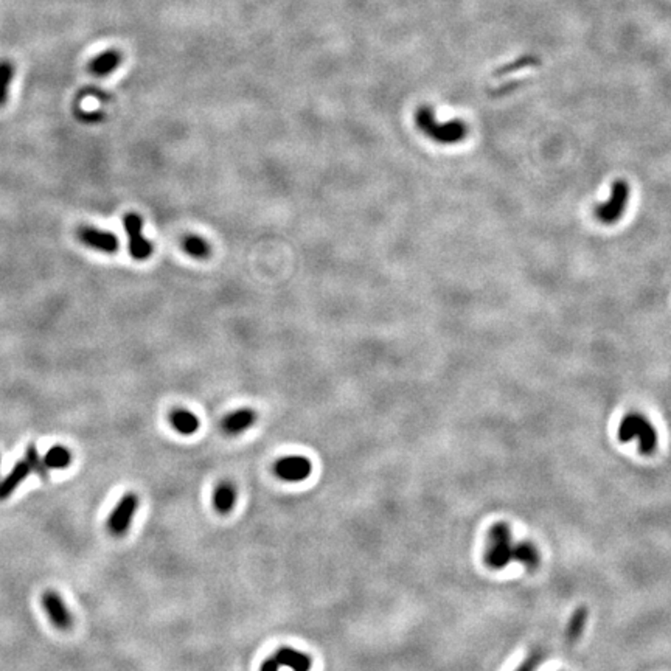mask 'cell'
<instances>
[{
  "label": "cell",
  "mask_w": 671,
  "mask_h": 671,
  "mask_svg": "<svg viewBox=\"0 0 671 671\" xmlns=\"http://www.w3.org/2000/svg\"><path fill=\"white\" fill-rule=\"evenodd\" d=\"M274 471L278 477L286 482H302L311 476L312 465L306 457L289 455L275 463Z\"/></svg>",
  "instance_id": "obj_7"
},
{
  "label": "cell",
  "mask_w": 671,
  "mask_h": 671,
  "mask_svg": "<svg viewBox=\"0 0 671 671\" xmlns=\"http://www.w3.org/2000/svg\"><path fill=\"white\" fill-rule=\"evenodd\" d=\"M538 663H539V657L538 656H532V657L527 659L525 663L521 665L518 671H534V668H536Z\"/></svg>",
  "instance_id": "obj_23"
},
{
  "label": "cell",
  "mask_w": 671,
  "mask_h": 671,
  "mask_svg": "<svg viewBox=\"0 0 671 671\" xmlns=\"http://www.w3.org/2000/svg\"><path fill=\"white\" fill-rule=\"evenodd\" d=\"M513 560L512 532L507 524L499 522L488 532V550L485 554V562L490 569H503Z\"/></svg>",
  "instance_id": "obj_3"
},
{
  "label": "cell",
  "mask_w": 671,
  "mask_h": 671,
  "mask_svg": "<svg viewBox=\"0 0 671 671\" xmlns=\"http://www.w3.org/2000/svg\"><path fill=\"white\" fill-rule=\"evenodd\" d=\"M586 622H587V608L581 606L575 611V614L572 615V619H570V623L567 626L569 642H575V640L580 639V635L586 626Z\"/></svg>",
  "instance_id": "obj_20"
},
{
  "label": "cell",
  "mask_w": 671,
  "mask_h": 671,
  "mask_svg": "<svg viewBox=\"0 0 671 671\" xmlns=\"http://www.w3.org/2000/svg\"><path fill=\"white\" fill-rule=\"evenodd\" d=\"M70 462H72V454H70V451L64 446H59V444L53 446L44 457L45 466L50 469L67 468L70 465Z\"/></svg>",
  "instance_id": "obj_19"
},
{
  "label": "cell",
  "mask_w": 671,
  "mask_h": 671,
  "mask_svg": "<svg viewBox=\"0 0 671 671\" xmlns=\"http://www.w3.org/2000/svg\"><path fill=\"white\" fill-rule=\"evenodd\" d=\"M629 199V185L625 181H615L606 203L598 205L595 215L604 224H614L623 216Z\"/></svg>",
  "instance_id": "obj_5"
},
{
  "label": "cell",
  "mask_w": 671,
  "mask_h": 671,
  "mask_svg": "<svg viewBox=\"0 0 671 671\" xmlns=\"http://www.w3.org/2000/svg\"><path fill=\"white\" fill-rule=\"evenodd\" d=\"M274 657L277 659L278 663L293 668L294 671H310L312 665V659L310 656L293 648H288V646H283V648L278 650Z\"/></svg>",
  "instance_id": "obj_13"
},
{
  "label": "cell",
  "mask_w": 671,
  "mask_h": 671,
  "mask_svg": "<svg viewBox=\"0 0 671 671\" xmlns=\"http://www.w3.org/2000/svg\"><path fill=\"white\" fill-rule=\"evenodd\" d=\"M76 236H78V240L84 246L92 247L95 251L104 252V253H115L118 251V246H120V242H118V238L114 234L95 227H89V225H82V227H80L78 231H76Z\"/></svg>",
  "instance_id": "obj_8"
},
{
  "label": "cell",
  "mask_w": 671,
  "mask_h": 671,
  "mask_svg": "<svg viewBox=\"0 0 671 671\" xmlns=\"http://www.w3.org/2000/svg\"><path fill=\"white\" fill-rule=\"evenodd\" d=\"M417 126L427 137L432 139L437 144L443 145H453L465 140L468 135V126L462 120H451V122H438L433 111L429 106H421L415 115Z\"/></svg>",
  "instance_id": "obj_1"
},
{
  "label": "cell",
  "mask_w": 671,
  "mask_h": 671,
  "mask_svg": "<svg viewBox=\"0 0 671 671\" xmlns=\"http://www.w3.org/2000/svg\"><path fill=\"white\" fill-rule=\"evenodd\" d=\"M513 560L525 564L528 569H536L539 564V554L532 544L521 543L513 545Z\"/></svg>",
  "instance_id": "obj_18"
},
{
  "label": "cell",
  "mask_w": 671,
  "mask_h": 671,
  "mask_svg": "<svg viewBox=\"0 0 671 671\" xmlns=\"http://www.w3.org/2000/svg\"><path fill=\"white\" fill-rule=\"evenodd\" d=\"M170 423L182 435H193L201 426L198 417L190 411H185V409H174L170 413Z\"/></svg>",
  "instance_id": "obj_14"
},
{
  "label": "cell",
  "mask_w": 671,
  "mask_h": 671,
  "mask_svg": "<svg viewBox=\"0 0 671 671\" xmlns=\"http://www.w3.org/2000/svg\"><path fill=\"white\" fill-rule=\"evenodd\" d=\"M235 501H236L235 486L230 482L219 484V486L215 490V496H213V503H215V508L218 510V513L221 514L230 513L231 508L235 505Z\"/></svg>",
  "instance_id": "obj_15"
},
{
  "label": "cell",
  "mask_w": 671,
  "mask_h": 671,
  "mask_svg": "<svg viewBox=\"0 0 671 671\" xmlns=\"http://www.w3.org/2000/svg\"><path fill=\"white\" fill-rule=\"evenodd\" d=\"M43 604L50 622L59 629H69L72 626V615L67 606L55 591H47L43 597Z\"/></svg>",
  "instance_id": "obj_9"
},
{
  "label": "cell",
  "mask_w": 671,
  "mask_h": 671,
  "mask_svg": "<svg viewBox=\"0 0 671 671\" xmlns=\"http://www.w3.org/2000/svg\"><path fill=\"white\" fill-rule=\"evenodd\" d=\"M30 473H32V468H30L25 459L17 462L8 476L0 482V501L7 499L21 485L22 480H25L30 476Z\"/></svg>",
  "instance_id": "obj_12"
},
{
  "label": "cell",
  "mask_w": 671,
  "mask_h": 671,
  "mask_svg": "<svg viewBox=\"0 0 671 671\" xmlns=\"http://www.w3.org/2000/svg\"><path fill=\"white\" fill-rule=\"evenodd\" d=\"M617 435H619V440L623 443H628L634 440V438H639L640 453L642 454L655 453V449L657 446V433L655 431V427L651 426L648 420L639 413L626 415V417L622 420Z\"/></svg>",
  "instance_id": "obj_2"
},
{
  "label": "cell",
  "mask_w": 671,
  "mask_h": 671,
  "mask_svg": "<svg viewBox=\"0 0 671 671\" xmlns=\"http://www.w3.org/2000/svg\"><path fill=\"white\" fill-rule=\"evenodd\" d=\"M16 67L10 59H0V108L5 106L8 100L10 84L14 80Z\"/></svg>",
  "instance_id": "obj_17"
},
{
  "label": "cell",
  "mask_w": 671,
  "mask_h": 671,
  "mask_svg": "<svg viewBox=\"0 0 671 671\" xmlns=\"http://www.w3.org/2000/svg\"><path fill=\"white\" fill-rule=\"evenodd\" d=\"M123 225L129 238V253L137 261H144L152 255V244L144 236V219L137 213H128L123 218Z\"/></svg>",
  "instance_id": "obj_4"
},
{
  "label": "cell",
  "mask_w": 671,
  "mask_h": 671,
  "mask_svg": "<svg viewBox=\"0 0 671 671\" xmlns=\"http://www.w3.org/2000/svg\"><path fill=\"white\" fill-rule=\"evenodd\" d=\"M182 247L190 257L204 260L210 255V246L204 238L198 235H188L182 241Z\"/></svg>",
  "instance_id": "obj_16"
},
{
  "label": "cell",
  "mask_w": 671,
  "mask_h": 671,
  "mask_svg": "<svg viewBox=\"0 0 671 671\" xmlns=\"http://www.w3.org/2000/svg\"><path fill=\"white\" fill-rule=\"evenodd\" d=\"M255 420H257V413L252 409H238V411L229 413L221 421V429L225 435L235 437L249 429V427H252Z\"/></svg>",
  "instance_id": "obj_10"
},
{
  "label": "cell",
  "mask_w": 671,
  "mask_h": 671,
  "mask_svg": "<svg viewBox=\"0 0 671 671\" xmlns=\"http://www.w3.org/2000/svg\"><path fill=\"white\" fill-rule=\"evenodd\" d=\"M139 508V497L134 494V492H128L122 497V501L117 503V507L114 508V512L111 513L108 519V528L112 534L115 536H122L128 532V528L130 527V521H133L135 512Z\"/></svg>",
  "instance_id": "obj_6"
},
{
  "label": "cell",
  "mask_w": 671,
  "mask_h": 671,
  "mask_svg": "<svg viewBox=\"0 0 671 671\" xmlns=\"http://www.w3.org/2000/svg\"><path fill=\"white\" fill-rule=\"evenodd\" d=\"M278 668H280V663H278L277 659L269 657V659H266L263 665H261L260 671H278Z\"/></svg>",
  "instance_id": "obj_22"
},
{
  "label": "cell",
  "mask_w": 671,
  "mask_h": 671,
  "mask_svg": "<svg viewBox=\"0 0 671 671\" xmlns=\"http://www.w3.org/2000/svg\"><path fill=\"white\" fill-rule=\"evenodd\" d=\"M122 61V52H118L117 49H109L92 59L91 64H89V72L93 76H97V78H104V76L115 72Z\"/></svg>",
  "instance_id": "obj_11"
},
{
  "label": "cell",
  "mask_w": 671,
  "mask_h": 671,
  "mask_svg": "<svg viewBox=\"0 0 671 671\" xmlns=\"http://www.w3.org/2000/svg\"><path fill=\"white\" fill-rule=\"evenodd\" d=\"M25 460H27V463L30 465V468L33 469V471H36L43 479H47V476H49V474H47V469H49V468L45 466L44 459L39 455L38 448L34 446V444H30V446L27 448V451H25Z\"/></svg>",
  "instance_id": "obj_21"
}]
</instances>
